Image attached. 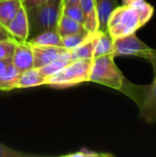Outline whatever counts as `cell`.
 <instances>
[{
    "label": "cell",
    "instance_id": "obj_15",
    "mask_svg": "<svg viewBox=\"0 0 156 157\" xmlns=\"http://www.w3.org/2000/svg\"><path fill=\"white\" fill-rule=\"evenodd\" d=\"M21 6L22 0H0V24L7 28Z\"/></svg>",
    "mask_w": 156,
    "mask_h": 157
},
{
    "label": "cell",
    "instance_id": "obj_20",
    "mask_svg": "<svg viewBox=\"0 0 156 157\" xmlns=\"http://www.w3.org/2000/svg\"><path fill=\"white\" fill-rule=\"evenodd\" d=\"M70 62H72V61L70 59V53L68 51L63 56H62L59 59L42 66L41 68H39V70L46 78H48L49 76L54 75L55 73L60 71L62 68H63L65 65H67Z\"/></svg>",
    "mask_w": 156,
    "mask_h": 157
},
{
    "label": "cell",
    "instance_id": "obj_17",
    "mask_svg": "<svg viewBox=\"0 0 156 157\" xmlns=\"http://www.w3.org/2000/svg\"><path fill=\"white\" fill-rule=\"evenodd\" d=\"M85 29L86 28L82 23H79L63 14H61L56 26V30L61 37H64L66 35L76 33Z\"/></svg>",
    "mask_w": 156,
    "mask_h": 157
},
{
    "label": "cell",
    "instance_id": "obj_11",
    "mask_svg": "<svg viewBox=\"0 0 156 157\" xmlns=\"http://www.w3.org/2000/svg\"><path fill=\"white\" fill-rule=\"evenodd\" d=\"M80 6L85 17L84 26L86 29L91 34H95L98 30L96 0H80Z\"/></svg>",
    "mask_w": 156,
    "mask_h": 157
},
{
    "label": "cell",
    "instance_id": "obj_19",
    "mask_svg": "<svg viewBox=\"0 0 156 157\" xmlns=\"http://www.w3.org/2000/svg\"><path fill=\"white\" fill-rule=\"evenodd\" d=\"M93 34H91L86 29H85V30L76 32V33H73V34H69L64 37H62L63 47L68 51H71L74 48L80 45L81 43H83L84 41H86Z\"/></svg>",
    "mask_w": 156,
    "mask_h": 157
},
{
    "label": "cell",
    "instance_id": "obj_8",
    "mask_svg": "<svg viewBox=\"0 0 156 157\" xmlns=\"http://www.w3.org/2000/svg\"><path fill=\"white\" fill-rule=\"evenodd\" d=\"M7 30L17 41H28L29 34V19L26 8L22 6L19 8L17 13L12 18L10 23L7 26Z\"/></svg>",
    "mask_w": 156,
    "mask_h": 157
},
{
    "label": "cell",
    "instance_id": "obj_4",
    "mask_svg": "<svg viewBox=\"0 0 156 157\" xmlns=\"http://www.w3.org/2000/svg\"><path fill=\"white\" fill-rule=\"evenodd\" d=\"M92 61L93 59L70 62L60 71L49 76L46 85L53 88H67L89 82Z\"/></svg>",
    "mask_w": 156,
    "mask_h": 157
},
{
    "label": "cell",
    "instance_id": "obj_24",
    "mask_svg": "<svg viewBox=\"0 0 156 157\" xmlns=\"http://www.w3.org/2000/svg\"><path fill=\"white\" fill-rule=\"evenodd\" d=\"M65 156L68 157H108L114 156L111 154H106V153H97L93 150H88L86 148H82L78 152L72 153L65 155Z\"/></svg>",
    "mask_w": 156,
    "mask_h": 157
},
{
    "label": "cell",
    "instance_id": "obj_25",
    "mask_svg": "<svg viewBox=\"0 0 156 157\" xmlns=\"http://www.w3.org/2000/svg\"><path fill=\"white\" fill-rule=\"evenodd\" d=\"M50 1H51V0H22V5L26 9H29V8H32L39 5L50 2Z\"/></svg>",
    "mask_w": 156,
    "mask_h": 157
},
{
    "label": "cell",
    "instance_id": "obj_22",
    "mask_svg": "<svg viewBox=\"0 0 156 157\" xmlns=\"http://www.w3.org/2000/svg\"><path fill=\"white\" fill-rule=\"evenodd\" d=\"M17 41L13 38L0 40V60L12 59Z\"/></svg>",
    "mask_w": 156,
    "mask_h": 157
},
{
    "label": "cell",
    "instance_id": "obj_21",
    "mask_svg": "<svg viewBox=\"0 0 156 157\" xmlns=\"http://www.w3.org/2000/svg\"><path fill=\"white\" fill-rule=\"evenodd\" d=\"M62 14L79 22L84 25L85 17L80 6V4L75 5H63L62 6Z\"/></svg>",
    "mask_w": 156,
    "mask_h": 157
},
{
    "label": "cell",
    "instance_id": "obj_2",
    "mask_svg": "<svg viewBox=\"0 0 156 157\" xmlns=\"http://www.w3.org/2000/svg\"><path fill=\"white\" fill-rule=\"evenodd\" d=\"M119 91L136 103L141 117L145 122H156V77L154 82L149 85L133 84L125 78Z\"/></svg>",
    "mask_w": 156,
    "mask_h": 157
},
{
    "label": "cell",
    "instance_id": "obj_23",
    "mask_svg": "<svg viewBox=\"0 0 156 157\" xmlns=\"http://www.w3.org/2000/svg\"><path fill=\"white\" fill-rule=\"evenodd\" d=\"M35 155L22 153L0 143V157H34Z\"/></svg>",
    "mask_w": 156,
    "mask_h": 157
},
{
    "label": "cell",
    "instance_id": "obj_5",
    "mask_svg": "<svg viewBox=\"0 0 156 157\" xmlns=\"http://www.w3.org/2000/svg\"><path fill=\"white\" fill-rule=\"evenodd\" d=\"M114 58L112 54L93 58L89 82L120 90L124 83L125 76L115 63Z\"/></svg>",
    "mask_w": 156,
    "mask_h": 157
},
{
    "label": "cell",
    "instance_id": "obj_10",
    "mask_svg": "<svg viewBox=\"0 0 156 157\" xmlns=\"http://www.w3.org/2000/svg\"><path fill=\"white\" fill-rule=\"evenodd\" d=\"M47 84V78L40 73L38 68H30L20 72L16 88H28L39 86Z\"/></svg>",
    "mask_w": 156,
    "mask_h": 157
},
{
    "label": "cell",
    "instance_id": "obj_16",
    "mask_svg": "<svg viewBox=\"0 0 156 157\" xmlns=\"http://www.w3.org/2000/svg\"><path fill=\"white\" fill-rule=\"evenodd\" d=\"M95 34H93L89 39H87L77 47L69 51L70 59L72 62L76 60H90L94 58Z\"/></svg>",
    "mask_w": 156,
    "mask_h": 157
},
{
    "label": "cell",
    "instance_id": "obj_30",
    "mask_svg": "<svg viewBox=\"0 0 156 157\" xmlns=\"http://www.w3.org/2000/svg\"><path fill=\"white\" fill-rule=\"evenodd\" d=\"M135 1H140V0H122V5H129Z\"/></svg>",
    "mask_w": 156,
    "mask_h": 157
},
{
    "label": "cell",
    "instance_id": "obj_12",
    "mask_svg": "<svg viewBox=\"0 0 156 157\" xmlns=\"http://www.w3.org/2000/svg\"><path fill=\"white\" fill-rule=\"evenodd\" d=\"M98 30L108 31V21L114 9L119 6L118 0H96Z\"/></svg>",
    "mask_w": 156,
    "mask_h": 157
},
{
    "label": "cell",
    "instance_id": "obj_13",
    "mask_svg": "<svg viewBox=\"0 0 156 157\" xmlns=\"http://www.w3.org/2000/svg\"><path fill=\"white\" fill-rule=\"evenodd\" d=\"M114 39L108 31L97 30L95 34V47H94V58L112 54Z\"/></svg>",
    "mask_w": 156,
    "mask_h": 157
},
{
    "label": "cell",
    "instance_id": "obj_29",
    "mask_svg": "<svg viewBox=\"0 0 156 157\" xmlns=\"http://www.w3.org/2000/svg\"><path fill=\"white\" fill-rule=\"evenodd\" d=\"M152 65H153V68H154V78L156 77V51H155V55H154V60L151 62Z\"/></svg>",
    "mask_w": 156,
    "mask_h": 157
},
{
    "label": "cell",
    "instance_id": "obj_7",
    "mask_svg": "<svg viewBox=\"0 0 156 157\" xmlns=\"http://www.w3.org/2000/svg\"><path fill=\"white\" fill-rule=\"evenodd\" d=\"M30 45L33 51L34 67L38 69L59 59L68 52V50L64 49L63 47L40 46V45H32V44Z\"/></svg>",
    "mask_w": 156,
    "mask_h": 157
},
{
    "label": "cell",
    "instance_id": "obj_18",
    "mask_svg": "<svg viewBox=\"0 0 156 157\" xmlns=\"http://www.w3.org/2000/svg\"><path fill=\"white\" fill-rule=\"evenodd\" d=\"M19 74H20V71L11 62L7 65L2 76L0 77V90L10 91V90L16 89Z\"/></svg>",
    "mask_w": 156,
    "mask_h": 157
},
{
    "label": "cell",
    "instance_id": "obj_9",
    "mask_svg": "<svg viewBox=\"0 0 156 157\" xmlns=\"http://www.w3.org/2000/svg\"><path fill=\"white\" fill-rule=\"evenodd\" d=\"M11 61L20 72L33 68L34 56L31 45L28 41H17Z\"/></svg>",
    "mask_w": 156,
    "mask_h": 157
},
{
    "label": "cell",
    "instance_id": "obj_6",
    "mask_svg": "<svg viewBox=\"0 0 156 157\" xmlns=\"http://www.w3.org/2000/svg\"><path fill=\"white\" fill-rule=\"evenodd\" d=\"M155 49H152L142 41L135 33L122 36L113 40L112 55L116 56H135L148 60L150 63L155 55Z\"/></svg>",
    "mask_w": 156,
    "mask_h": 157
},
{
    "label": "cell",
    "instance_id": "obj_14",
    "mask_svg": "<svg viewBox=\"0 0 156 157\" xmlns=\"http://www.w3.org/2000/svg\"><path fill=\"white\" fill-rule=\"evenodd\" d=\"M28 42L32 45L40 46H58L63 47L62 37L56 29L47 30L37 34L36 36L28 40Z\"/></svg>",
    "mask_w": 156,
    "mask_h": 157
},
{
    "label": "cell",
    "instance_id": "obj_3",
    "mask_svg": "<svg viewBox=\"0 0 156 157\" xmlns=\"http://www.w3.org/2000/svg\"><path fill=\"white\" fill-rule=\"evenodd\" d=\"M62 6L63 0H51L32 8L26 9L29 27L28 40L40 32L56 29L57 23L62 14Z\"/></svg>",
    "mask_w": 156,
    "mask_h": 157
},
{
    "label": "cell",
    "instance_id": "obj_28",
    "mask_svg": "<svg viewBox=\"0 0 156 157\" xmlns=\"http://www.w3.org/2000/svg\"><path fill=\"white\" fill-rule=\"evenodd\" d=\"M80 4V0H63V5H75Z\"/></svg>",
    "mask_w": 156,
    "mask_h": 157
},
{
    "label": "cell",
    "instance_id": "obj_26",
    "mask_svg": "<svg viewBox=\"0 0 156 157\" xmlns=\"http://www.w3.org/2000/svg\"><path fill=\"white\" fill-rule=\"evenodd\" d=\"M10 38H12V36L8 32L7 29L6 27H4L2 24H0V40H6V39H10Z\"/></svg>",
    "mask_w": 156,
    "mask_h": 157
},
{
    "label": "cell",
    "instance_id": "obj_27",
    "mask_svg": "<svg viewBox=\"0 0 156 157\" xmlns=\"http://www.w3.org/2000/svg\"><path fill=\"white\" fill-rule=\"evenodd\" d=\"M11 59H3L0 60V77L2 76V75L4 74V72L6 71L7 65L11 63Z\"/></svg>",
    "mask_w": 156,
    "mask_h": 157
},
{
    "label": "cell",
    "instance_id": "obj_1",
    "mask_svg": "<svg viewBox=\"0 0 156 157\" xmlns=\"http://www.w3.org/2000/svg\"><path fill=\"white\" fill-rule=\"evenodd\" d=\"M154 7L145 0L117 6L108 21V32L113 39L135 33L154 16Z\"/></svg>",
    "mask_w": 156,
    "mask_h": 157
}]
</instances>
